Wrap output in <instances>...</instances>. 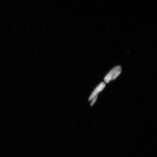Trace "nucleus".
Returning <instances> with one entry per match:
<instances>
[{
  "instance_id": "f03ea898",
  "label": "nucleus",
  "mask_w": 157,
  "mask_h": 157,
  "mask_svg": "<svg viewBox=\"0 0 157 157\" xmlns=\"http://www.w3.org/2000/svg\"><path fill=\"white\" fill-rule=\"evenodd\" d=\"M105 84L104 82H101L94 90V91L90 95L88 100L89 101H91L94 98L98 97V94L100 92H101L105 88Z\"/></svg>"
},
{
  "instance_id": "f257e3e1",
  "label": "nucleus",
  "mask_w": 157,
  "mask_h": 157,
  "mask_svg": "<svg viewBox=\"0 0 157 157\" xmlns=\"http://www.w3.org/2000/svg\"><path fill=\"white\" fill-rule=\"evenodd\" d=\"M121 72V67L120 66H115L105 76L104 80L105 83H109V82L117 78Z\"/></svg>"
},
{
  "instance_id": "7ed1b4c3",
  "label": "nucleus",
  "mask_w": 157,
  "mask_h": 157,
  "mask_svg": "<svg viewBox=\"0 0 157 157\" xmlns=\"http://www.w3.org/2000/svg\"><path fill=\"white\" fill-rule=\"evenodd\" d=\"M97 98L98 97L94 98V99L92 100V101L91 103V106H93L94 105V103H95L96 101L97 100Z\"/></svg>"
}]
</instances>
